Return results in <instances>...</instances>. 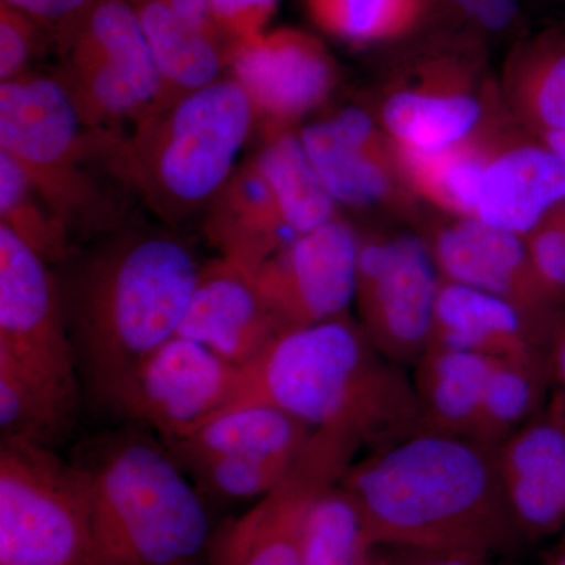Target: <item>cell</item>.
I'll use <instances>...</instances> for the list:
<instances>
[{
  "label": "cell",
  "instance_id": "6da1fadb",
  "mask_svg": "<svg viewBox=\"0 0 565 565\" xmlns=\"http://www.w3.org/2000/svg\"><path fill=\"white\" fill-rule=\"evenodd\" d=\"M375 545L509 555L523 544L497 446L422 430L370 451L341 478Z\"/></svg>",
  "mask_w": 565,
  "mask_h": 565
},
{
  "label": "cell",
  "instance_id": "4dcf8cb0",
  "mask_svg": "<svg viewBox=\"0 0 565 565\" xmlns=\"http://www.w3.org/2000/svg\"><path fill=\"white\" fill-rule=\"evenodd\" d=\"M0 226L9 228L44 262L70 258V230L33 188L28 174L0 151Z\"/></svg>",
  "mask_w": 565,
  "mask_h": 565
},
{
  "label": "cell",
  "instance_id": "484cf974",
  "mask_svg": "<svg viewBox=\"0 0 565 565\" xmlns=\"http://www.w3.org/2000/svg\"><path fill=\"white\" fill-rule=\"evenodd\" d=\"M497 147L498 141L484 134L437 151L405 150L392 143L405 188L456 218H475L486 169Z\"/></svg>",
  "mask_w": 565,
  "mask_h": 565
},
{
  "label": "cell",
  "instance_id": "60d3db41",
  "mask_svg": "<svg viewBox=\"0 0 565 565\" xmlns=\"http://www.w3.org/2000/svg\"><path fill=\"white\" fill-rule=\"evenodd\" d=\"M545 147L555 152L557 158L565 163V128L557 131L546 132L544 136L537 137Z\"/></svg>",
  "mask_w": 565,
  "mask_h": 565
},
{
  "label": "cell",
  "instance_id": "52a82bcc",
  "mask_svg": "<svg viewBox=\"0 0 565 565\" xmlns=\"http://www.w3.org/2000/svg\"><path fill=\"white\" fill-rule=\"evenodd\" d=\"M90 494L54 449L0 440V565H85Z\"/></svg>",
  "mask_w": 565,
  "mask_h": 565
},
{
  "label": "cell",
  "instance_id": "8d00e7d4",
  "mask_svg": "<svg viewBox=\"0 0 565 565\" xmlns=\"http://www.w3.org/2000/svg\"><path fill=\"white\" fill-rule=\"evenodd\" d=\"M434 3L482 35L511 33L522 17L520 0H427V9Z\"/></svg>",
  "mask_w": 565,
  "mask_h": 565
},
{
  "label": "cell",
  "instance_id": "74e56055",
  "mask_svg": "<svg viewBox=\"0 0 565 565\" xmlns=\"http://www.w3.org/2000/svg\"><path fill=\"white\" fill-rule=\"evenodd\" d=\"M21 10L35 21L40 29H46L54 36L57 46L76 28L96 0H2Z\"/></svg>",
  "mask_w": 565,
  "mask_h": 565
},
{
  "label": "cell",
  "instance_id": "5b68a950",
  "mask_svg": "<svg viewBox=\"0 0 565 565\" xmlns=\"http://www.w3.org/2000/svg\"><path fill=\"white\" fill-rule=\"evenodd\" d=\"M255 115L239 82H214L141 120L131 139L115 140L110 170L163 221H182L230 180Z\"/></svg>",
  "mask_w": 565,
  "mask_h": 565
},
{
  "label": "cell",
  "instance_id": "d6986e66",
  "mask_svg": "<svg viewBox=\"0 0 565 565\" xmlns=\"http://www.w3.org/2000/svg\"><path fill=\"white\" fill-rule=\"evenodd\" d=\"M300 139L334 202L370 206L392 200L403 182L388 137L360 109L308 126Z\"/></svg>",
  "mask_w": 565,
  "mask_h": 565
},
{
  "label": "cell",
  "instance_id": "d6a6232c",
  "mask_svg": "<svg viewBox=\"0 0 565 565\" xmlns=\"http://www.w3.org/2000/svg\"><path fill=\"white\" fill-rule=\"evenodd\" d=\"M296 462L278 457L223 456L193 460L181 468L204 492L228 500H252L273 492Z\"/></svg>",
  "mask_w": 565,
  "mask_h": 565
},
{
  "label": "cell",
  "instance_id": "b9f144b4",
  "mask_svg": "<svg viewBox=\"0 0 565 565\" xmlns=\"http://www.w3.org/2000/svg\"><path fill=\"white\" fill-rule=\"evenodd\" d=\"M545 565H565V530L563 531V539H561L555 552L552 553Z\"/></svg>",
  "mask_w": 565,
  "mask_h": 565
},
{
  "label": "cell",
  "instance_id": "603a6c76",
  "mask_svg": "<svg viewBox=\"0 0 565 565\" xmlns=\"http://www.w3.org/2000/svg\"><path fill=\"white\" fill-rule=\"evenodd\" d=\"M315 429L269 405H250L215 416L178 440L167 441L178 463L212 457H278L299 459Z\"/></svg>",
  "mask_w": 565,
  "mask_h": 565
},
{
  "label": "cell",
  "instance_id": "d590c367",
  "mask_svg": "<svg viewBox=\"0 0 565 565\" xmlns=\"http://www.w3.org/2000/svg\"><path fill=\"white\" fill-rule=\"evenodd\" d=\"M207 6L218 32L232 40L236 50L263 35L278 0H207Z\"/></svg>",
  "mask_w": 565,
  "mask_h": 565
},
{
  "label": "cell",
  "instance_id": "5bb4252c",
  "mask_svg": "<svg viewBox=\"0 0 565 565\" xmlns=\"http://www.w3.org/2000/svg\"><path fill=\"white\" fill-rule=\"evenodd\" d=\"M424 241L441 278L500 297L550 333L559 307L535 275L525 237L456 218Z\"/></svg>",
  "mask_w": 565,
  "mask_h": 565
},
{
  "label": "cell",
  "instance_id": "7bdbcfd3",
  "mask_svg": "<svg viewBox=\"0 0 565 565\" xmlns=\"http://www.w3.org/2000/svg\"><path fill=\"white\" fill-rule=\"evenodd\" d=\"M563 393V392H561ZM563 396H564V411H565V393H563Z\"/></svg>",
  "mask_w": 565,
  "mask_h": 565
},
{
  "label": "cell",
  "instance_id": "2e32d148",
  "mask_svg": "<svg viewBox=\"0 0 565 565\" xmlns=\"http://www.w3.org/2000/svg\"><path fill=\"white\" fill-rule=\"evenodd\" d=\"M233 79L247 93L267 131H282L332 92L334 63L321 41L292 29L263 33L241 44L232 58Z\"/></svg>",
  "mask_w": 565,
  "mask_h": 565
},
{
  "label": "cell",
  "instance_id": "44dd1931",
  "mask_svg": "<svg viewBox=\"0 0 565 565\" xmlns=\"http://www.w3.org/2000/svg\"><path fill=\"white\" fill-rule=\"evenodd\" d=\"M548 333L500 297L441 278L433 343L489 359H545Z\"/></svg>",
  "mask_w": 565,
  "mask_h": 565
},
{
  "label": "cell",
  "instance_id": "e0dca14e",
  "mask_svg": "<svg viewBox=\"0 0 565 565\" xmlns=\"http://www.w3.org/2000/svg\"><path fill=\"white\" fill-rule=\"evenodd\" d=\"M505 501L523 541L565 530V411L563 393L497 446Z\"/></svg>",
  "mask_w": 565,
  "mask_h": 565
},
{
  "label": "cell",
  "instance_id": "1f68e13d",
  "mask_svg": "<svg viewBox=\"0 0 565 565\" xmlns=\"http://www.w3.org/2000/svg\"><path fill=\"white\" fill-rule=\"evenodd\" d=\"M316 24L356 44L411 35L426 21L427 0H307Z\"/></svg>",
  "mask_w": 565,
  "mask_h": 565
},
{
  "label": "cell",
  "instance_id": "277c9868",
  "mask_svg": "<svg viewBox=\"0 0 565 565\" xmlns=\"http://www.w3.org/2000/svg\"><path fill=\"white\" fill-rule=\"evenodd\" d=\"M90 494L85 565H192L210 545V516L166 444L145 427L103 435L74 460Z\"/></svg>",
  "mask_w": 565,
  "mask_h": 565
},
{
  "label": "cell",
  "instance_id": "9c48e42d",
  "mask_svg": "<svg viewBox=\"0 0 565 565\" xmlns=\"http://www.w3.org/2000/svg\"><path fill=\"white\" fill-rule=\"evenodd\" d=\"M58 50L65 58L58 77L88 128L139 125L161 109V74L129 0H96Z\"/></svg>",
  "mask_w": 565,
  "mask_h": 565
},
{
  "label": "cell",
  "instance_id": "ab89813d",
  "mask_svg": "<svg viewBox=\"0 0 565 565\" xmlns=\"http://www.w3.org/2000/svg\"><path fill=\"white\" fill-rule=\"evenodd\" d=\"M546 366L550 381L565 393V311L557 313L545 345Z\"/></svg>",
  "mask_w": 565,
  "mask_h": 565
},
{
  "label": "cell",
  "instance_id": "7c38bea8",
  "mask_svg": "<svg viewBox=\"0 0 565 565\" xmlns=\"http://www.w3.org/2000/svg\"><path fill=\"white\" fill-rule=\"evenodd\" d=\"M241 379L243 367L206 345L173 337L145 360L111 412L167 444L221 415Z\"/></svg>",
  "mask_w": 565,
  "mask_h": 565
},
{
  "label": "cell",
  "instance_id": "d4e9b609",
  "mask_svg": "<svg viewBox=\"0 0 565 565\" xmlns=\"http://www.w3.org/2000/svg\"><path fill=\"white\" fill-rule=\"evenodd\" d=\"M492 359L429 345L414 364L424 430L473 437Z\"/></svg>",
  "mask_w": 565,
  "mask_h": 565
},
{
  "label": "cell",
  "instance_id": "4316f807",
  "mask_svg": "<svg viewBox=\"0 0 565 565\" xmlns=\"http://www.w3.org/2000/svg\"><path fill=\"white\" fill-rule=\"evenodd\" d=\"M294 237L334 221L333 196L316 172L300 136L288 129L269 134L255 159Z\"/></svg>",
  "mask_w": 565,
  "mask_h": 565
},
{
  "label": "cell",
  "instance_id": "7a4b0ae2",
  "mask_svg": "<svg viewBox=\"0 0 565 565\" xmlns=\"http://www.w3.org/2000/svg\"><path fill=\"white\" fill-rule=\"evenodd\" d=\"M200 264L167 233H129L61 286L82 390L111 412L145 360L177 334Z\"/></svg>",
  "mask_w": 565,
  "mask_h": 565
},
{
  "label": "cell",
  "instance_id": "3957f363",
  "mask_svg": "<svg viewBox=\"0 0 565 565\" xmlns=\"http://www.w3.org/2000/svg\"><path fill=\"white\" fill-rule=\"evenodd\" d=\"M250 405L278 408L315 430H348L370 451L424 430L411 375L348 315L278 333L243 366L222 414Z\"/></svg>",
  "mask_w": 565,
  "mask_h": 565
},
{
  "label": "cell",
  "instance_id": "8fae6325",
  "mask_svg": "<svg viewBox=\"0 0 565 565\" xmlns=\"http://www.w3.org/2000/svg\"><path fill=\"white\" fill-rule=\"evenodd\" d=\"M362 448L348 430H315L280 484L214 542L215 565H300L308 509L323 490L341 481Z\"/></svg>",
  "mask_w": 565,
  "mask_h": 565
},
{
  "label": "cell",
  "instance_id": "ba28073f",
  "mask_svg": "<svg viewBox=\"0 0 565 565\" xmlns=\"http://www.w3.org/2000/svg\"><path fill=\"white\" fill-rule=\"evenodd\" d=\"M0 366L76 422L82 385L50 263L0 226Z\"/></svg>",
  "mask_w": 565,
  "mask_h": 565
},
{
  "label": "cell",
  "instance_id": "8992f818",
  "mask_svg": "<svg viewBox=\"0 0 565 565\" xmlns=\"http://www.w3.org/2000/svg\"><path fill=\"white\" fill-rule=\"evenodd\" d=\"M115 140L85 125L61 77L25 74L0 85V151L70 232L109 228L114 214L88 166L109 156Z\"/></svg>",
  "mask_w": 565,
  "mask_h": 565
},
{
  "label": "cell",
  "instance_id": "9a60e30c",
  "mask_svg": "<svg viewBox=\"0 0 565 565\" xmlns=\"http://www.w3.org/2000/svg\"><path fill=\"white\" fill-rule=\"evenodd\" d=\"M448 51L424 57L415 81L385 99L381 120L386 137L396 147L412 151H437L481 136L486 103L473 88L465 58L456 54L460 41Z\"/></svg>",
  "mask_w": 565,
  "mask_h": 565
},
{
  "label": "cell",
  "instance_id": "f1b7e54d",
  "mask_svg": "<svg viewBox=\"0 0 565 565\" xmlns=\"http://www.w3.org/2000/svg\"><path fill=\"white\" fill-rule=\"evenodd\" d=\"M550 374L545 359H492L473 438L500 446L542 411Z\"/></svg>",
  "mask_w": 565,
  "mask_h": 565
},
{
  "label": "cell",
  "instance_id": "836d02e7",
  "mask_svg": "<svg viewBox=\"0 0 565 565\" xmlns=\"http://www.w3.org/2000/svg\"><path fill=\"white\" fill-rule=\"evenodd\" d=\"M525 241L539 281L559 307L565 302V203L545 215Z\"/></svg>",
  "mask_w": 565,
  "mask_h": 565
},
{
  "label": "cell",
  "instance_id": "cb8c5ba5",
  "mask_svg": "<svg viewBox=\"0 0 565 565\" xmlns=\"http://www.w3.org/2000/svg\"><path fill=\"white\" fill-rule=\"evenodd\" d=\"M139 17L163 85V107L214 84L230 55L222 41L200 31L172 0H129ZM159 109V110H161Z\"/></svg>",
  "mask_w": 565,
  "mask_h": 565
},
{
  "label": "cell",
  "instance_id": "ffe728a7",
  "mask_svg": "<svg viewBox=\"0 0 565 565\" xmlns=\"http://www.w3.org/2000/svg\"><path fill=\"white\" fill-rule=\"evenodd\" d=\"M565 203V163L535 141L498 143L487 166L476 221L527 236L545 215Z\"/></svg>",
  "mask_w": 565,
  "mask_h": 565
},
{
  "label": "cell",
  "instance_id": "30bf717a",
  "mask_svg": "<svg viewBox=\"0 0 565 565\" xmlns=\"http://www.w3.org/2000/svg\"><path fill=\"white\" fill-rule=\"evenodd\" d=\"M441 275L426 241L360 237L355 302L360 327L386 359L414 366L433 343Z\"/></svg>",
  "mask_w": 565,
  "mask_h": 565
},
{
  "label": "cell",
  "instance_id": "7402d4cb",
  "mask_svg": "<svg viewBox=\"0 0 565 565\" xmlns=\"http://www.w3.org/2000/svg\"><path fill=\"white\" fill-rule=\"evenodd\" d=\"M206 234L222 256L256 270L296 239L255 161L230 177L215 195Z\"/></svg>",
  "mask_w": 565,
  "mask_h": 565
},
{
  "label": "cell",
  "instance_id": "f546056e",
  "mask_svg": "<svg viewBox=\"0 0 565 565\" xmlns=\"http://www.w3.org/2000/svg\"><path fill=\"white\" fill-rule=\"evenodd\" d=\"M375 546L359 504L337 482L308 509L300 565H374Z\"/></svg>",
  "mask_w": 565,
  "mask_h": 565
},
{
  "label": "cell",
  "instance_id": "83f0119b",
  "mask_svg": "<svg viewBox=\"0 0 565 565\" xmlns=\"http://www.w3.org/2000/svg\"><path fill=\"white\" fill-rule=\"evenodd\" d=\"M505 79L516 117L535 137L565 128V40L546 36L525 44Z\"/></svg>",
  "mask_w": 565,
  "mask_h": 565
},
{
  "label": "cell",
  "instance_id": "f35d334b",
  "mask_svg": "<svg viewBox=\"0 0 565 565\" xmlns=\"http://www.w3.org/2000/svg\"><path fill=\"white\" fill-rule=\"evenodd\" d=\"M374 565H492L490 556L467 550H419L377 545Z\"/></svg>",
  "mask_w": 565,
  "mask_h": 565
},
{
  "label": "cell",
  "instance_id": "ac0fdd59",
  "mask_svg": "<svg viewBox=\"0 0 565 565\" xmlns=\"http://www.w3.org/2000/svg\"><path fill=\"white\" fill-rule=\"evenodd\" d=\"M281 333L253 270L221 256L200 267L174 337L206 345L237 366L253 362Z\"/></svg>",
  "mask_w": 565,
  "mask_h": 565
},
{
  "label": "cell",
  "instance_id": "4fadbf2b",
  "mask_svg": "<svg viewBox=\"0 0 565 565\" xmlns=\"http://www.w3.org/2000/svg\"><path fill=\"white\" fill-rule=\"evenodd\" d=\"M360 236L341 218L296 237L256 270L281 332L345 316L355 300Z\"/></svg>",
  "mask_w": 565,
  "mask_h": 565
},
{
  "label": "cell",
  "instance_id": "e575fe53",
  "mask_svg": "<svg viewBox=\"0 0 565 565\" xmlns=\"http://www.w3.org/2000/svg\"><path fill=\"white\" fill-rule=\"evenodd\" d=\"M36 29L32 18L0 0V79L9 82L25 76L35 50Z\"/></svg>",
  "mask_w": 565,
  "mask_h": 565
}]
</instances>
